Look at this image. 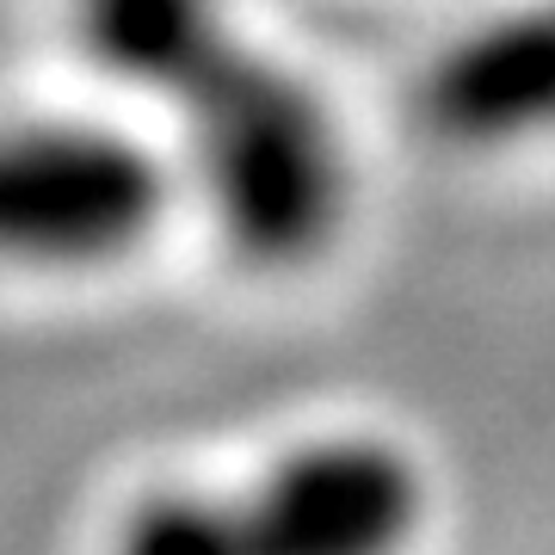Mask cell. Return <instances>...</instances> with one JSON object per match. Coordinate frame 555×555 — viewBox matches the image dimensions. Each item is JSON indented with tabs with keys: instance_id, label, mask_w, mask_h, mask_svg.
<instances>
[{
	"instance_id": "cell-1",
	"label": "cell",
	"mask_w": 555,
	"mask_h": 555,
	"mask_svg": "<svg viewBox=\"0 0 555 555\" xmlns=\"http://www.w3.org/2000/svg\"><path fill=\"white\" fill-rule=\"evenodd\" d=\"M173 130V179L222 254L254 272H302L339 247L358 210V155L334 100L297 62L235 25L155 105Z\"/></svg>"
},
{
	"instance_id": "cell-2",
	"label": "cell",
	"mask_w": 555,
	"mask_h": 555,
	"mask_svg": "<svg viewBox=\"0 0 555 555\" xmlns=\"http://www.w3.org/2000/svg\"><path fill=\"white\" fill-rule=\"evenodd\" d=\"M433 513V469L408 438L327 426L247 476L149 488L105 555H420Z\"/></svg>"
},
{
	"instance_id": "cell-3",
	"label": "cell",
	"mask_w": 555,
	"mask_h": 555,
	"mask_svg": "<svg viewBox=\"0 0 555 555\" xmlns=\"http://www.w3.org/2000/svg\"><path fill=\"white\" fill-rule=\"evenodd\" d=\"M173 204V155L130 124L62 112L0 124V272H112L155 241Z\"/></svg>"
},
{
	"instance_id": "cell-4",
	"label": "cell",
	"mask_w": 555,
	"mask_h": 555,
	"mask_svg": "<svg viewBox=\"0 0 555 555\" xmlns=\"http://www.w3.org/2000/svg\"><path fill=\"white\" fill-rule=\"evenodd\" d=\"M420 124L451 155L555 142V0H506L463 25L420 75Z\"/></svg>"
},
{
	"instance_id": "cell-5",
	"label": "cell",
	"mask_w": 555,
	"mask_h": 555,
	"mask_svg": "<svg viewBox=\"0 0 555 555\" xmlns=\"http://www.w3.org/2000/svg\"><path fill=\"white\" fill-rule=\"evenodd\" d=\"M241 25L235 0H75V43L118 93L155 112Z\"/></svg>"
}]
</instances>
